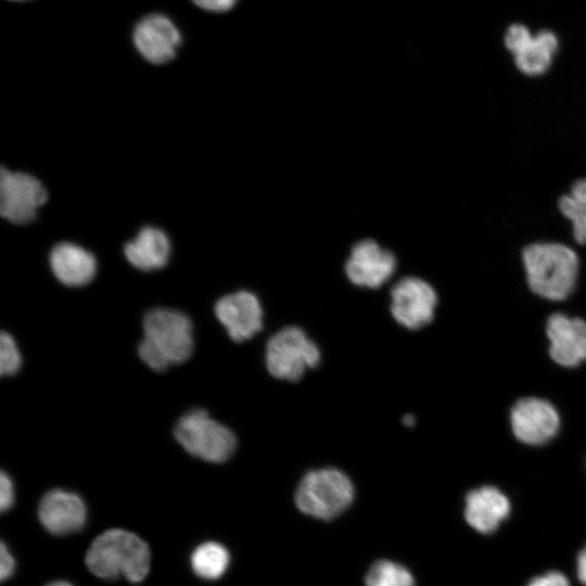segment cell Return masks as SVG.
Wrapping results in <instances>:
<instances>
[{
    "instance_id": "6da1fadb",
    "label": "cell",
    "mask_w": 586,
    "mask_h": 586,
    "mask_svg": "<svg viewBox=\"0 0 586 586\" xmlns=\"http://www.w3.org/2000/svg\"><path fill=\"white\" fill-rule=\"evenodd\" d=\"M143 333L138 354L154 371L188 360L193 352L192 322L180 310L155 308L143 318Z\"/></svg>"
},
{
    "instance_id": "7a4b0ae2",
    "label": "cell",
    "mask_w": 586,
    "mask_h": 586,
    "mask_svg": "<svg viewBox=\"0 0 586 586\" xmlns=\"http://www.w3.org/2000/svg\"><path fill=\"white\" fill-rule=\"evenodd\" d=\"M150 549L135 533L111 528L97 536L89 546L85 562L89 571L103 579L125 577L131 583L143 581L150 570Z\"/></svg>"
},
{
    "instance_id": "3957f363",
    "label": "cell",
    "mask_w": 586,
    "mask_h": 586,
    "mask_svg": "<svg viewBox=\"0 0 586 586\" xmlns=\"http://www.w3.org/2000/svg\"><path fill=\"white\" fill-rule=\"evenodd\" d=\"M522 259L530 289L537 295L562 301L574 291L579 260L561 243H534L523 250Z\"/></svg>"
},
{
    "instance_id": "277c9868",
    "label": "cell",
    "mask_w": 586,
    "mask_h": 586,
    "mask_svg": "<svg viewBox=\"0 0 586 586\" xmlns=\"http://www.w3.org/2000/svg\"><path fill=\"white\" fill-rule=\"evenodd\" d=\"M353 498L354 486L351 480L333 468L306 473L295 494L296 506L302 512L322 520L339 515Z\"/></svg>"
},
{
    "instance_id": "5b68a950",
    "label": "cell",
    "mask_w": 586,
    "mask_h": 586,
    "mask_svg": "<svg viewBox=\"0 0 586 586\" xmlns=\"http://www.w3.org/2000/svg\"><path fill=\"white\" fill-rule=\"evenodd\" d=\"M174 434L190 455L209 462L228 460L237 447L233 432L200 408L184 413L177 421Z\"/></svg>"
},
{
    "instance_id": "8992f818",
    "label": "cell",
    "mask_w": 586,
    "mask_h": 586,
    "mask_svg": "<svg viewBox=\"0 0 586 586\" xmlns=\"http://www.w3.org/2000/svg\"><path fill=\"white\" fill-rule=\"evenodd\" d=\"M320 356L319 347L303 329L289 326L268 340L265 364L272 377L295 382L306 370L318 366Z\"/></svg>"
},
{
    "instance_id": "52a82bcc",
    "label": "cell",
    "mask_w": 586,
    "mask_h": 586,
    "mask_svg": "<svg viewBox=\"0 0 586 586\" xmlns=\"http://www.w3.org/2000/svg\"><path fill=\"white\" fill-rule=\"evenodd\" d=\"M48 200V192L36 177L2 168L0 173V214L14 225H25Z\"/></svg>"
},
{
    "instance_id": "ba28073f",
    "label": "cell",
    "mask_w": 586,
    "mask_h": 586,
    "mask_svg": "<svg viewBox=\"0 0 586 586\" xmlns=\"http://www.w3.org/2000/svg\"><path fill=\"white\" fill-rule=\"evenodd\" d=\"M396 267V256L390 249L372 238H362L352 245L344 271L354 285L378 289L390 280Z\"/></svg>"
},
{
    "instance_id": "9c48e42d",
    "label": "cell",
    "mask_w": 586,
    "mask_h": 586,
    "mask_svg": "<svg viewBox=\"0 0 586 586\" xmlns=\"http://www.w3.org/2000/svg\"><path fill=\"white\" fill-rule=\"evenodd\" d=\"M437 304L434 288L418 277H404L391 290V313L394 319L409 330L429 324Z\"/></svg>"
},
{
    "instance_id": "30bf717a",
    "label": "cell",
    "mask_w": 586,
    "mask_h": 586,
    "mask_svg": "<svg viewBox=\"0 0 586 586\" xmlns=\"http://www.w3.org/2000/svg\"><path fill=\"white\" fill-rule=\"evenodd\" d=\"M510 422L514 436L526 445H544L560 428L557 409L539 397L520 398L512 407Z\"/></svg>"
},
{
    "instance_id": "8fae6325",
    "label": "cell",
    "mask_w": 586,
    "mask_h": 586,
    "mask_svg": "<svg viewBox=\"0 0 586 586\" xmlns=\"http://www.w3.org/2000/svg\"><path fill=\"white\" fill-rule=\"evenodd\" d=\"M505 43L513 54L517 67L530 76L547 72L558 49V39L552 31L542 30L532 35L521 24H513L508 28Z\"/></svg>"
},
{
    "instance_id": "7c38bea8",
    "label": "cell",
    "mask_w": 586,
    "mask_h": 586,
    "mask_svg": "<svg viewBox=\"0 0 586 586\" xmlns=\"http://www.w3.org/2000/svg\"><path fill=\"white\" fill-rule=\"evenodd\" d=\"M182 38L175 23L164 14L153 13L141 18L135 26L132 42L139 54L154 65L171 61Z\"/></svg>"
},
{
    "instance_id": "4fadbf2b",
    "label": "cell",
    "mask_w": 586,
    "mask_h": 586,
    "mask_svg": "<svg viewBox=\"0 0 586 586\" xmlns=\"http://www.w3.org/2000/svg\"><path fill=\"white\" fill-rule=\"evenodd\" d=\"M215 314L235 342L253 337L263 328V309L258 297L245 290L227 294L215 304Z\"/></svg>"
},
{
    "instance_id": "5bb4252c",
    "label": "cell",
    "mask_w": 586,
    "mask_h": 586,
    "mask_svg": "<svg viewBox=\"0 0 586 586\" xmlns=\"http://www.w3.org/2000/svg\"><path fill=\"white\" fill-rule=\"evenodd\" d=\"M549 354L562 367H576L586 360V322L578 317L556 313L547 320Z\"/></svg>"
},
{
    "instance_id": "9a60e30c",
    "label": "cell",
    "mask_w": 586,
    "mask_h": 586,
    "mask_svg": "<svg viewBox=\"0 0 586 586\" xmlns=\"http://www.w3.org/2000/svg\"><path fill=\"white\" fill-rule=\"evenodd\" d=\"M41 525L53 535H68L80 531L87 521V508L75 493L52 489L43 495L38 506Z\"/></svg>"
},
{
    "instance_id": "2e32d148",
    "label": "cell",
    "mask_w": 586,
    "mask_h": 586,
    "mask_svg": "<svg viewBox=\"0 0 586 586\" xmlns=\"http://www.w3.org/2000/svg\"><path fill=\"white\" fill-rule=\"evenodd\" d=\"M508 497L495 486H482L468 493L464 518L475 531L493 533L510 513Z\"/></svg>"
},
{
    "instance_id": "e0dca14e",
    "label": "cell",
    "mask_w": 586,
    "mask_h": 586,
    "mask_svg": "<svg viewBox=\"0 0 586 586\" xmlns=\"http://www.w3.org/2000/svg\"><path fill=\"white\" fill-rule=\"evenodd\" d=\"M49 264L54 277L67 286L89 283L97 271L93 254L69 242H62L52 247Z\"/></svg>"
},
{
    "instance_id": "ac0fdd59",
    "label": "cell",
    "mask_w": 586,
    "mask_h": 586,
    "mask_svg": "<svg viewBox=\"0 0 586 586\" xmlns=\"http://www.w3.org/2000/svg\"><path fill=\"white\" fill-rule=\"evenodd\" d=\"M124 254L130 265L139 270L161 269L168 262L170 242L163 230L146 226L125 244Z\"/></svg>"
},
{
    "instance_id": "d6986e66",
    "label": "cell",
    "mask_w": 586,
    "mask_h": 586,
    "mask_svg": "<svg viewBox=\"0 0 586 586\" xmlns=\"http://www.w3.org/2000/svg\"><path fill=\"white\" fill-rule=\"evenodd\" d=\"M230 556L225 546L216 542H205L191 553L190 563L194 574L203 579L221 577L228 569Z\"/></svg>"
},
{
    "instance_id": "ffe728a7",
    "label": "cell",
    "mask_w": 586,
    "mask_h": 586,
    "mask_svg": "<svg viewBox=\"0 0 586 586\" xmlns=\"http://www.w3.org/2000/svg\"><path fill=\"white\" fill-rule=\"evenodd\" d=\"M559 208L571 220L575 241L586 244V178L577 180L571 192L561 196Z\"/></svg>"
},
{
    "instance_id": "44dd1931",
    "label": "cell",
    "mask_w": 586,
    "mask_h": 586,
    "mask_svg": "<svg viewBox=\"0 0 586 586\" xmlns=\"http://www.w3.org/2000/svg\"><path fill=\"white\" fill-rule=\"evenodd\" d=\"M367 586H413L412 574L403 565L379 560L372 564L367 576Z\"/></svg>"
},
{
    "instance_id": "7402d4cb",
    "label": "cell",
    "mask_w": 586,
    "mask_h": 586,
    "mask_svg": "<svg viewBox=\"0 0 586 586\" xmlns=\"http://www.w3.org/2000/svg\"><path fill=\"white\" fill-rule=\"evenodd\" d=\"M22 358L14 339L11 334L2 332L0 335V373L12 375L21 367Z\"/></svg>"
},
{
    "instance_id": "603a6c76",
    "label": "cell",
    "mask_w": 586,
    "mask_h": 586,
    "mask_svg": "<svg viewBox=\"0 0 586 586\" xmlns=\"http://www.w3.org/2000/svg\"><path fill=\"white\" fill-rule=\"evenodd\" d=\"M14 502V487L11 477L5 473L0 474V509L9 510Z\"/></svg>"
},
{
    "instance_id": "cb8c5ba5",
    "label": "cell",
    "mask_w": 586,
    "mask_h": 586,
    "mask_svg": "<svg viewBox=\"0 0 586 586\" xmlns=\"http://www.w3.org/2000/svg\"><path fill=\"white\" fill-rule=\"evenodd\" d=\"M527 586H570V582L561 572L550 571L533 578Z\"/></svg>"
},
{
    "instance_id": "d4e9b609",
    "label": "cell",
    "mask_w": 586,
    "mask_h": 586,
    "mask_svg": "<svg viewBox=\"0 0 586 586\" xmlns=\"http://www.w3.org/2000/svg\"><path fill=\"white\" fill-rule=\"evenodd\" d=\"M200 9L214 13H225L234 8L238 0H192Z\"/></svg>"
},
{
    "instance_id": "484cf974",
    "label": "cell",
    "mask_w": 586,
    "mask_h": 586,
    "mask_svg": "<svg viewBox=\"0 0 586 586\" xmlns=\"http://www.w3.org/2000/svg\"><path fill=\"white\" fill-rule=\"evenodd\" d=\"M15 571V559L10 552L9 548L4 544V542L1 543L0 548V578L1 581H5L12 576V574Z\"/></svg>"
},
{
    "instance_id": "4316f807",
    "label": "cell",
    "mask_w": 586,
    "mask_h": 586,
    "mask_svg": "<svg viewBox=\"0 0 586 586\" xmlns=\"http://www.w3.org/2000/svg\"><path fill=\"white\" fill-rule=\"evenodd\" d=\"M577 577L586 586V546L578 553L576 561Z\"/></svg>"
},
{
    "instance_id": "83f0119b",
    "label": "cell",
    "mask_w": 586,
    "mask_h": 586,
    "mask_svg": "<svg viewBox=\"0 0 586 586\" xmlns=\"http://www.w3.org/2000/svg\"><path fill=\"white\" fill-rule=\"evenodd\" d=\"M415 422H416V419H415V417H413L412 415H410V413H407V415H405V416L403 417V423H404L405 425H407V426L413 425Z\"/></svg>"
},
{
    "instance_id": "f1b7e54d",
    "label": "cell",
    "mask_w": 586,
    "mask_h": 586,
    "mask_svg": "<svg viewBox=\"0 0 586 586\" xmlns=\"http://www.w3.org/2000/svg\"><path fill=\"white\" fill-rule=\"evenodd\" d=\"M46 586H73V585L66 581H54V582L49 583Z\"/></svg>"
},
{
    "instance_id": "f546056e",
    "label": "cell",
    "mask_w": 586,
    "mask_h": 586,
    "mask_svg": "<svg viewBox=\"0 0 586 586\" xmlns=\"http://www.w3.org/2000/svg\"><path fill=\"white\" fill-rule=\"evenodd\" d=\"M8 1H11V2H25V1H29V0H8Z\"/></svg>"
}]
</instances>
